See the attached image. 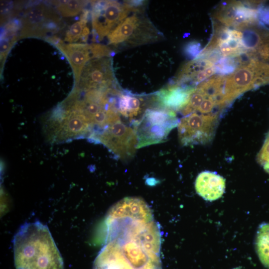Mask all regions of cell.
Wrapping results in <instances>:
<instances>
[{
    "mask_svg": "<svg viewBox=\"0 0 269 269\" xmlns=\"http://www.w3.org/2000/svg\"><path fill=\"white\" fill-rule=\"evenodd\" d=\"M105 223L106 243L93 269H162L160 230L142 199L121 200L111 208Z\"/></svg>",
    "mask_w": 269,
    "mask_h": 269,
    "instance_id": "6da1fadb",
    "label": "cell"
},
{
    "mask_svg": "<svg viewBox=\"0 0 269 269\" xmlns=\"http://www.w3.org/2000/svg\"><path fill=\"white\" fill-rule=\"evenodd\" d=\"M16 269H64V263L46 225L39 221L25 223L13 240Z\"/></svg>",
    "mask_w": 269,
    "mask_h": 269,
    "instance_id": "7a4b0ae2",
    "label": "cell"
},
{
    "mask_svg": "<svg viewBox=\"0 0 269 269\" xmlns=\"http://www.w3.org/2000/svg\"><path fill=\"white\" fill-rule=\"evenodd\" d=\"M163 37L141 11L128 16L108 35L109 44L122 49L153 43Z\"/></svg>",
    "mask_w": 269,
    "mask_h": 269,
    "instance_id": "3957f363",
    "label": "cell"
},
{
    "mask_svg": "<svg viewBox=\"0 0 269 269\" xmlns=\"http://www.w3.org/2000/svg\"><path fill=\"white\" fill-rule=\"evenodd\" d=\"M179 121L174 112L154 107L146 109L140 118L132 123L137 136L136 148L165 141Z\"/></svg>",
    "mask_w": 269,
    "mask_h": 269,
    "instance_id": "277c9868",
    "label": "cell"
},
{
    "mask_svg": "<svg viewBox=\"0 0 269 269\" xmlns=\"http://www.w3.org/2000/svg\"><path fill=\"white\" fill-rule=\"evenodd\" d=\"M141 0L119 2L115 0L92 1L91 19L95 38L101 40L108 35L131 13L141 11Z\"/></svg>",
    "mask_w": 269,
    "mask_h": 269,
    "instance_id": "5b68a950",
    "label": "cell"
},
{
    "mask_svg": "<svg viewBox=\"0 0 269 269\" xmlns=\"http://www.w3.org/2000/svg\"><path fill=\"white\" fill-rule=\"evenodd\" d=\"M92 142L102 143L117 158L125 160L134 156L137 139L134 129L120 119L103 130Z\"/></svg>",
    "mask_w": 269,
    "mask_h": 269,
    "instance_id": "8992f818",
    "label": "cell"
},
{
    "mask_svg": "<svg viewBox=\"0 0 269 269\" xmlns=\"http://www.w3.org/2000/svg\"><path fill=\"white\" fill-rule=\"evenodd\" d=\"M220 117L193 113L182 118L178 124L179 140L182 145L203 144L213 137Z\"/></svg>",
    "mask_w": 269,
    "mask_h": 269,
    "instance_id": "52a82bcc",
    "label": "cell"
},
{
    "mask_svg": "<svg viewBox=\"0 0 269 269\" xmlns=\"http://www.w3.org/2000/svg\"><path fill=\"white\" fill-rule=\"evenodd\" d=\"M260 2L233 1L223 3L215 12V18L223 25L239 30L254 26L259 21L258 9Z\"/></svg>",
    "mask_w": 269,
    "mask_h": 269,
    "instance_id": "ba28073f",
    "label": "cell"
},
{
    "mask_svg": "<svg viewBox=\"0 0 269 269\" xmlns=\"http://www.w3.org/2000/svg\"><path fill=\"white\" fill-rule=\"evenodd\" d=\"M116 86L112 60L110 57L92 59L84 66L77 87L82 91Z\"/></svg>",
    "mask_w": 269,
    "mask_h": 269,
    "instance_id": "9c48e42d",
    "label": "cell"
},
{
    "mask_svg": "<svg viewBox=\"0 0 269 269\" xmlns=\"http://www.w3.org/2000/svg\"><path fill=\"white\" fill-rule=\"evenodd\" d=\"M56 14L41 4L30 8L22 19L20 37H42L56 31L59 21Z\"/></svg>",
    "mask_w": 269,
    "mask_h": 269,
    "instance_id": "30bf717a",
    "label": "cell"
},
{
    "mask_svg": "<svg viewBox=\"0 0 269 269\" xmlns=\"http://www.w3.org/2000/svg\"><path fill=\"white\" fill-rule=\"evenodd\" d=\"M196 87L179 85L173 81L163 88L151 98L152 106L175 112L180 111L188 103Z\"/></svg>",
    "mask_w": 269,
    "mask_h": 269,
    "instance_id": "8fae6325",
    "label": "cell"
},
{
    "mask_svg": "<svg viewBox=\"0 0 269 269\" xmlns=\"http://www.w3.org/2000/svg\"><path fill=\"white\" fill-rule=\"evenodd\" d=\"M47 41L58 48L69 61L74 75L75 87H77L84 66L89 61L94 59L91 44H65L56 36L49 38Z\"/></svg>",
    "mask_w": 269,
    "mask_h": 269,
    "instance_id": "7c38bea8",
    "label": "cell"
},
{
    "mask_svg": "<svg viewBox=\"0 0 269 269\" xmlns=\"http://www.w3.org/2000/svg\"><path fill=\"white\" fill-rule=\"evenodd\" d=\"M195 187L197 193L204 199L212 201L220 198L224 194L225 180L216 172L205 171L197 176Z\"/></svg>",
    "mask_w": 269,
    "mask_h": 269,
    "instance_id": "4fadbf2b",
    "label": "cell"
},
{
    "mask_svg": "<svg viewBox=\"0 0 269 269\" xmlns=\"http://www.w3.org/2000/svg\"><path fill=\"white\" fill-rule=\"evenodd\" d=\"M145 102L141 98L133 94L122 93L118 102V110L120 115L129 119L132 123L143 110Z\"/></svg>",
    "mask_w": 269,
    "mask_h": 269,
    "instance_id": "5bb4252c",
    "label": "cell"
},
{
    "mask_svg": "<svg viewBox=\"0 0 269 269\" xmlns=\"http://www.w3.org/2000/svg\"><path fill=\"white\" fill-rule=\"evenodd\" d=\"M255 246L260 261L269 269V223L260 225L256 234Z\"/></svg>",
    "mask_w": 269,
    "mask_h": 269,
    "instance_id": "9a60e30c",
    "label": "cell"
},
{
    "mask_svg": "<svg viewBox=\"0 0 269 269\" xmlns=\"http://www.w3.org/2000/svg\"><path fill=\"white\" fill-rule=\"evenodd\" d=\"M18 23H11L5 25L4 31L0 38V69L3 66L4 62L10 49L17 37L15 31L18 28Z\"/></svg>",
    "mask_w": 269,
    "mask_h": 269,
    "instance_id": "2e32d148",
    "label": "cell"
},
{
    "mask_svg": "<svg viewBox=\"0 0 269 269\" xmlns=\"http://www.w3.org/2000/svg\"><path fill=\"white\" fill-rule=\"evenodd\" d=\"M89 12L84 11L80 20L73 23L67 31L65 40L72 43L76 42L80 38L86 39L90 33L89 28L86 26L88 15Z\"/></svg>",
    "mask_w": 269,
    "mask_h": 269,
    "instance_id": "e0dca14e",
    "label": "cell"
},
{
    "mask_svg": "<svg viewBox=\"0 0 269 269\" xmlns=\"http://www.w3.org/2000/svg\"><path fill=\"white\" fill-rule=\"evenodd\" d=\"M254 26L243 30L242 42L248 52L257 55V51L262 43L263 30L256 29Z\"/></svg>",
    "mask_w": 269,
    "mask_h": 269,
    "instance_id": "ac0fdd59",
    "label": "cell"
},
{
    "mask_svg": "<svg viewBox=\"0 0 269 269\" xmlns=\"http://www.w3.org/2000/svg\"><path fill=\"white\" fill-rule=\"evenodd\" d=\"M58 11L64 17L73 16L78 14L87 3L82 0H62L53 2Z\"/></svg>",
    "mask_w": 269,
    "mask_h": 269,
    "instance_id": "d6986e66",
    "label": "cell"
},
{
    "mask_svg": "<svg viewBox=\"0 0 269 269\" xmlns=\"http://www.w3.org/2000/svg\"><path fill=\"white\" fill-rule=\"evenodd\" d=\"M239 65L238 57H223L214 64L216 73L220 75L232 74Z\"/></svg>",
    "mask_w": 269,
    "mask_h": 269,
    "instance_id": "ffe728a7",
    "label": "cell"
},
{
    "mask_svg": "<svg viewBox=\"0 0 269 269\" xmlns=\"http://www.w3.org/2000/svg\"><path fill=\"white\" fill-rule=\"evenodd\" d=\"M257 161L269 174V132L257 156Z\"/></svg>",
    "mask_w": 269,
    "mask_h": 269,
    "instance_id": "44dd1931",
    "label": "cell"
},
{
    "mask_svg": "<svg viewBox=\"0 0 269 269\" xmlns=\"http://www.w3.org/2000/svg\"><path fill=\"white\" fill-rule=\"evenodd\" d=\"M201 51L200 43L196 41L188 42L184 48V52L186 56L192 60L195 59Z\"/></svg>",
    "mask_w": 269,
    "mask_h": 269,
    "instance_id": "7402d4cb",
    "label": "cell"
},
{
    "mask_svg": "<svg viewBox=\"0 0 269 269\" xmlns=\"http://www.w3.org/2000/svg\"><path fill=\"white\" fill-rule=\"evenodd\" d=\"M258 9L259 22L262 25H269V6L260 4Z\"/></svg>",
    "mask_w": 269,
    "mask_h": 269,
    "instance_id": "603a6c76",
    "label": "cell"
},
{
    "mask_svg": "<svg viewBox=\"0 0 269 269\" xmlns=\"http://www.w3.org/2000/svg\"><path fill=\"white\" fill-rule=\"evenodd\" d=\"M239 269V268H236V269Z\"/></svg>",
    "mask_w": 269,
    "mask_h": 269,
    "instance_id": "cb8c5ba5",
    "label": "cell"
}]
</instances>
